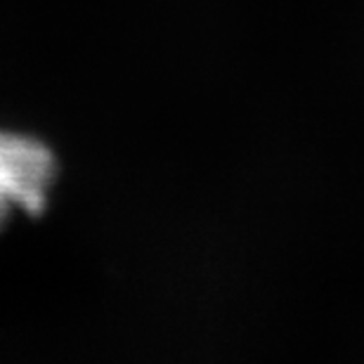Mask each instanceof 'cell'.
Listing matches in <instances>:
<instances>
[{
  "label": "cell",
  "instance_id": "1",
  "mask_svg": "<svg viewBox=\"0 0 364 364\" xmlns=\"http://www.w3.org/2000/svg\"><path fill=\"white\" fill-rule=\"evenodd\" d=\"M55 173V156L46 144L0 130V199L28 215H41L48 206Z\"/></svg>",
  "mask_w": 364,
  "mask_h": 364
},
{
  "label": "cell",
  "instance_id": "2",
  "mask_svg": "<svg viewBox=\"0 0 364 364\" xmlns=\"http://www.w3.org/2000/svg\"><path fill=\"white\" fill-rule=\"evenodd\" d=\"M10 210H12L10 203H7L5 199H0V228H3V225H5L7 215H10Z\"/></svg>",
  "mask_w": 364,
  "mask_h": 364
}]
</instances>
